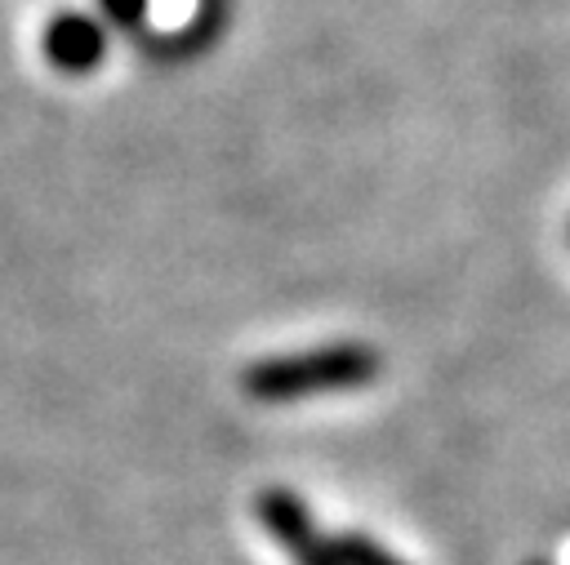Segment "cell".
<instances>
[{"label":"cell","instance_id":"1","mask_svg":"<svg viewBox=\"0 0 570 565\" xmlns=\"http://www.w3.org/2000/svg\"><path fill=\"white\" fill-rule=\"evenodd\" d=\"M379 369V356L361 343H334L316 351H294V356H272L254 369H245L240 387L254 400H298L316 391H338V387H361Z\"/></svg>","mask_w":570,"mask_h":565},{"label":"cell","instance_id":"2","mask_svg":"<svg viewBox=\"0 0 570 565\" xmlns=\"http://www.w3.org/2000/svg\"><path fill=\"white\" fill-rule=\"evenodd\" d=\"M258 521H263L267 534L289 552L294 565H338L334 543L316 534L312 512L303 507L298 494H289V489H263V494H258Z\"/></svg>","mask_w":570,"mask_h":565},{"label":"cell","instance_id":"3","mask_svg":"<svg viewBox=\"0 0 570 565\" xmlns=\"http://www.w3.org/2000/svg\"><path fill=\"white\" fill-rule=\"evenodd\" d=\"M102 53V31L89 18H58L49 27V58L67 71H85L94 67Z\"/></svg>","mask_w":570,"mask_h":565},{"label":"cell","instance_id":"4","mask_svg":"<svg viewBox=\"0 0 570 565\" xmlns=\"http://www.w3.org/2000/svg\"><path fill=\"white\" fill-rule=\"evenodd\" d=\"M330 543H334L338 565H405V561H396L387 547H379V543L365 538V534H338V538H330Z\"/></svg>","mask_w":570,"mask_h":565},{"label":"cell","instance_id":"5","mask_svg":"<svg viewBox=\"0 0 570 565\" xmlns=\"http://www.w3.org/2000/svg\"><path fill=\"white\" fill-rule=\"evenodd\" d=\"M530 565H543V561H530Z\"/></svg>","mask_w":570,"mask_h":565}]
</instances>
